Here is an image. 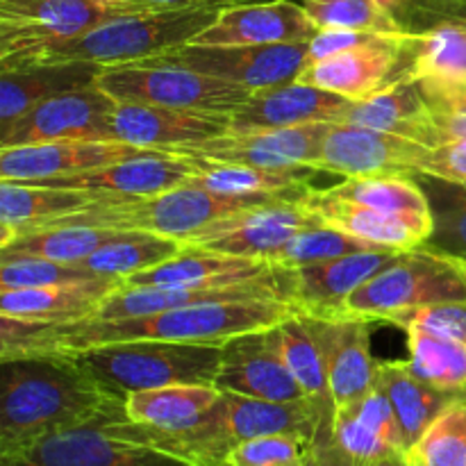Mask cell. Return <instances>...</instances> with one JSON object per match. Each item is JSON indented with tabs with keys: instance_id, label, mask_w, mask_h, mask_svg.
<instances>
[{
	"instance_id": "7a4b0ae2",
	"label": "cell",
	"mask_w": 466,
	"mask_h": 466,
	"mask_svg": "<svg viewBox=\"0 0 466 466\" xmlns=\"http://www.w3.org/2000/svg\"><path fill=\"white\" fill-rule=\"evenodd\" d=\"M223 9L226 7H146L112 18L76 39L30 50L12 62L0 64V68L9 71L64 62H89L105 68L144 62L191 44L205 27L217 21Z\"/></svg>"
},
{
	"instance_id": "ac0fdd59",
	"label": "cell",
	"mask_w": 466,
	"mask_h": 466,
	"mask_svg": "<svg viewBox=\"0 0 466 466\" xmlns=\"http://www.w3.org/2000/svg\"><path fill=\"white\" fill-rule=\"evenodd\" d=\"M198 159L189 157V155L153 150V153L126 159V162L112 164V167L96 168V171L80 173V176L35 182V185L86 191L98 200H137L187 185L198 176Z\"/></svg>"
},
{
	"instance_id": "f6af8a7d",
	"label": "cell",
	"mask_w": 466,
	"mask_h": 466,
	"mask_svg": "<svg viewBox=\"0 0 466 466\" xmlns=\"http://www.w3.org/2000/svg\"><path fill=\"white\" fill-rule=\"evenodd\" d=\"M390 12L403 35H423L441 25L466 23V0H394Z\"/></svg>"
},
{
	"instance_id": "ba28073f",
	"label": "cell",
	"mask_w": 466,
	"mask_h": 466,
	"mask_svg": "<svg viewBox=\"0 0 466 466\" xmlns=\"http://www.w3.org/2000/svg\"><path fill=\"white\" fill-rule=\"evenodd\" d=\"M308 48L309 41L271 46L187 44L150 59L191 68L248 91H258L296 80L308 64Z\"/></svg>"
},
{
	"instance_id": "9c48e42d",
	"label": "cell",
	"mask_w": 466,
	"mask_h": 466,
	"mask_svg": "<svg viewBox=\"0 0 466 466\" xmlns=\"http://www.w3.org/2000/svg\"><path fill=\"white\" fill-rule=\"evenodd\" d=\"M317 223L321 221L305 208L303 200H276L209 223L182 246L271 262L287 241Z\"/></svg>"
},
{
	"instance_id": "74e56055",
	"label": "cell",
	"mask_w": 466,
	"mask_h": 466,
	"mask_svg": "<svg viewBox=\"0 0 466 466\" xmlns=\"http://www.w3.org/2000/svg\"><path fill=\"white\" fill-rule=\"evenodd\" d=\"M432 214V232L423 248L466 262V185L414 173Z\"/></svg>"
},
{
	"instance_id": "60d3db41",
	"label": "cell",
	"mask_w": 466,
	"mask_h": 466,
	"mask_svg": "<svg viewBox=\"0 0 466 466\" xmlns=\"http://www.w3.org/2000/svg\"><path fill=\"white\" fill-rule=\"evenodd\" d=\"M408 460L414 466H466V391L431 423Z\"/></svg>"
},
{
	"instance_id": "603a6c76",
	"label": "cell",
	"mask_w": 466,
	"mask_h": 466,
	"mask_svg": "<svg viewBox=\"0 0 466 466\" xmlns=\"http://www.w3.org/2000/svg\"><path fill=\"white\" fill-rule=\"evenodd\" d=\"M350 103L353 100L339 94L291 80L285 85L253 91L244 105L230 112V132L244 135V132L282 130V127L321 121L335 123Z\"/></svg>"
},
{
	"instance_id": "d590c367",
	"label": "cell",
	"mask_w": 466,
	"mask_h": 466,
	"mask_svg": "<svg viewBox=\"0 0 466 466\" xmlns=\"http://www.w3.org/2000/svg\"><path fill=\"white\" fill-rule=\"evenodd\" d=\"M185 246L177 239L150 235V232H123L116 239L100 246L80 264L86 271L105 278H127L153 268L182 253Z\"/></svg>"
},
{
	"instance_id": "8992f818",
	"label": "cell",
	"mask_w": 466,
	"mask_h": 466,
	"mask_svg": "<svg viewBox=\"0 0 466 466\" xmlns=\"http://www.w3.org/2000/svg\"><path fill=\"white\" fill-rule=\"evenodd\" d=\"M96 85L116 103L162 105L198 112H235L253 91L176 64L130 62L105 66Z\"/></svg>"
},
{
	"instance_id": "7402d4cb",
	"label": "cell",
	"mask_w": 466,
	"mask_h": 466,
	"mask_svg": "<svg viewBox=\"0 0 466 466\" xmlns=\"http://www.w3.org/2000/svg\"><path fill=\"white\" fill-rule=\"evenodd\" d=\"M319 27L294 0H262L226 7L205 27L194 46H271L300 44L319 35Z\"/></svg>"
},
{
	"instance_id": "2e32d148",
	"label": "cell",
	"mask_w": 466,
	"mask_h": 466,
	"mask_svg": "<svg viewBox=\"0 0 466 466\" xmlns=\"http://www.w3.org/2000/svg\"><path fill=\"white\" fill-rule=\"evenodd\" d=\"M330 126V121H321L308 123V126L282 127V130L244 132V135L228 132V135L217 137V139L177 148L173 153L189 155V157L205 159V162L239 164V167L314 168Z\"/></svg>"
},
{
	"instance_id": "ee69618b",
	"label": "cell",
	"mask_w": 466,
	"mask_h": 466,
	"mask_svg": "<svg viewBox=\"0 0 466 466\" xmlns=\"http://www.w3.org/2000/svg\"><path fill=\"white\" fill-rule=\"evenodd\" d=\"M96 273L86 271L80 264L55 262L39 258L0 259V289H32V287L73 285V282L96 280Z\"/></svg>"
},
{
	"instance_id": "bcb514c9",
	"label": "cell",
	"mask_w": 466,
	"mask_h": 466,
	"mask_svg": "<svg viewBox=\"0 0 466 466\" xmlns=\"http://www.w3.org/2000/svg\"><path fill=\"white\" fill-rule=\"evenodd\" d=\"M423 91V89H421ZM426 96L431 107V130L428 146L466 141V96L446 98V96Z\"/></svg>"
},
{
	"instance_id": "5bb4252c",
	"label": "cell",
	"mask_w": 466,
	"mask_h": 466,
	"mask_svg": "<svg viewBox=\"0 0 466 466\" xmlns=\"http://www.w3.org/2000/svg\"><path fill=\"white\" fill-rule=\"evenodd\" d=\"M405 35H373L353 48L308 64L296 77L349 100H367L405 77Z\"/></svg>"
},
{
	"instance_id": "7dc6e473",
	"label": "cell",
	"mask_w": 466,
	"mask_h": 466,
	"mask_svg": "<svg viewBox=\"0 0 466 466\" xmlns=\"http://www.w3.org/2000/svg\"><path fill=\"white\" fill-rule=\"evenodd\" d=\"M423 328L435 335L449 337V339H458L466 344V300L458 303H441L432 305V308L421 309L414 314L408 328ZM405 328V330H408Z\"/></svg>"
},
{
	"instance_id": "4dcf8cb0",
	"label": "cell",
	"mask_w": 466,
	"mask_h": 466,
	"mask_svg": "<svg viewBox=\"0 0 466 466\" xmlns=\"http://www.w3.org/2000/svg\"><path fill=\"white\" fill-rule=\"evenodd\" d=\"M198 176L191 180L196 185L217 194L262 200H300L312 187V177L321 173L312 167L262 168L205 162V159H198Z\"/></svg>"
},
{
	"instance_id": "816d5d0a",
	"label": "cell",
	"mask_w": 466,
	"mask_h": 466,
	"mask_svg": "<svg viewBox=\"0 0 466 466\" xmlns=\"http://www.w3.org/2000/svg\"><path fill=\"white\" fill-rule=\"evenodd\" d=\"M367 466H412V464H410L408 455L405 453H391V455H385V458L376 460V462H371Z\"/></svg>"
},
{
	"instance_id": "6da1fadb",
	"label": "cell",
	"mask_w": 466,
	"mask_h": 466,
	"mask_svg": "<svg viewBox=\"0 0 466 466\" xmlns=\"http://www.w3.org/2000/svg\"><path fill=\"white\" fill-rule=\"evenodd\" d=\"M126 421V400L109 394L68 353L0 362V455L94 423Z\"/></svg>"
},
{
	"instance_id": "83f0119b",
	"label": "cell",
	"mask_w": 466,
	"mask_h": 466,
	"mask_svg": "<svg viewBox=\"0 0 466 466\" xmlns=\"http://www.w3.org/2000/svg\"><path fill=\"white\" fill-rule=\"evenodd\" d=\"M103 66L89 62L39 64L0 73V130L36 105L66 91L96 85Z\"/></svg>"
},
{
	"instance_id": "e575fe53",
	"label": "cell",
	"mask_w": 466,
	"mask_h": 466,
	"mask_svg": "<svg viewBox=\"0 0 466 466\" xmlns=\"http://www.w3.org/2000/svg\"><path fill=\"white\" fill-rule=\"evenodd\" d=\"M123 232L114 228H96V226H46L36 230L23 232L12 244L0 248V259L12 258H39L55 259V262L77 264L91 253L105 246L107 241L116 239Z\"/></svg>"
},
{
	"instance_id": "ffe728a7",
	"label": "cell",
	"mask_w": 466,
	"mask_h": 466,
	"mask_svg": "<svg viewBox=\"0 0 466 466\" xmlns=\"http://www.w3.org/2000/svg\"><path fill=\"white\" fill-rule=\"evenodd\" d=\"M230 132L228 112L162 107L144 103H116L112 114V139L146 150L173 153Z\"/></svg>"
},
{
	"instance_id": "b9f144b4",
	"label": "cell",
	"mask_w": 466,
	"mask_h": 466,
	"mask_svg": "<svg viewBox=\"0 0 466 466\" xmlns=\"http://www.w3.org/2000/svg\"><path fill=\"white\" fill-rule=\"evenodd\" d=\"M371 248H385V246L369 244V241L358 239V237H350L346 235V232L335 230V228L317 223V226L299 232L294 239L287 241V244L273 255L271 264L287 268H299L305 267V264L323 262V259L341 258V255Z\"/></svg>"
},
{
	"instance_id": "9a60e30c",
	"label": "cell",
	"mask_w": 466,
	"mask_h": 466,
	"mask_svg": "<svg viewBox=\"0 0 466 466\" xmlns=\"http://www.w3.org/2000/svg\"><path fill=\"white\" fill-rule=\"evenodd\" d=\"M428 150H431L428 146L408 137L350 126V123H332L314 168L344 177L380 176V173L414 176L421 171Z\"/></svg>"
},
{
	"instance_id": "5b68a950",
	"label": "cell",
	"mask_w": 466,
	"mask_h": 466,
	"mask_svg": "<svg viewBox=\"0 0 466 466\" xmlns=\"http://www.w3.org/2000/svg\"><path fill=\"white\" fill-rule=\"evenodd\" d=\"M276 200L239 198V196L217 194L212 189L187 182V185L168 189L164 194L137 200H96L89 208L59 218L53 226H96L114 228V230L150 232V235L168 237L185 244L187 239L209 223L221 221L230 214L246 208Z\"/></svg>"
},
{
	"instance_id": "d6986e66",
	"label": "cell",
	"mask_w": 466,
	"mask_h": 466,
	"mask_svg": "<svg viewBox=\"0 0 466 466\" xmlns=\"http://www.w3.org/2000/svg\"><path fill=\"white\" fill-rule=\"evenodd\" d=\"M146 153L153 150L109 139H66L0 148V180L35 185V182L80 176L96 168L112 167Z\"/></svg>"
},
{
	"instance_id": "f5cc1de1",
	"label": "cell",
	"mask_w": 466,
	"mask_h": 466,
	"mask_svg": "<svg viewBox=\"0 0 466 466\" xmlns=\"http://www.w3.org/2000/svg\"><path fill=\"white\" fill-rule=\"evenodd\" d=\"M308 466H319V464H317V460H314V458H312V462H309Z\"/></svg>"
},
{
	"instance_id": "d4e9b609",
	"label": "cell",
	"mask_w": 466,
	"mask_h": 466,
	"mask_svg": "<svg viewBox=\"0 0 466 466\" xmlns=\"http://www.w3.org/2000/svg\"><path fill=\"white\" fill-rule=\"evenodd\" d=\"M273 268L267 259L237 258L214 250L185 246L180 255L153 268L126 278V287H164V289H218L258 280Z\"/></svg>"
},
{
	"instance_id": "8d00e7d4",
	"label": "cell",
	"mask_w": 466,
	"mask_h": 466,
	"mask_svg": "<svg viewBox=\"0 0 466 466\" xmlns=\"http://www.w3.org/2000/svg\"><path fill=\"white\" fill-rule=\"evenodd\" d=\"M339 198L403 217H432L431 203L414 176L405 173H380V176L346 177L335 187H328Z\"/></svg>"
},
{
	"instance_id": "f907efd6",
	"label": "cell",
	"mask_w": 466,
	"mask_h": 466,
	"mask_svg": "<svg viewBox=\"0 0 466 466\" xmlns=\"http://www.w3.org/2000/svg\"><path fill=\"white\" fill-rule=\"evenodd\" d=\"M155 7H235L246 3H262V0H139Z\"/></svg>"
},
{
	"instance_id": "c3c4849f",
	"label": "cell",
	"mask_w": 466,
	"mask_h": 466,
	"mask_svg": "<svg viewBox=\"0 0 466 466\" xmlns=\"http://www.w3.org/2000/svg\"><path fill=\"white\" fill-rule=\"evenodd\" d=\"M419 173L466 185V141H449V144L432 146Z\"/></svg>"
},
{
	"instance_id": "3957f363",
	"label": "cell",
	"mask_w": 466,
	"mask_h": 466,
	"mask_svg": "<svg viewBox=\"0 0 466 466\" xmlns=\"http://www.w3.org/2000/svg\"><path fill=\"white\" fill-rule=\"evenodd\" d=\"M221 346L150 339L94 346L68 355L109 394L126 400L135 391L168 385L217 387Z\"/></svg>"
},
{
	"instance_id": "836d02e7",
	"label": "cell",
	"mask_w": 466,
	"mask_h": 466,
	"mask_svg": "<svg viewBox=\"0 0 466 466\" xmlns=\"http://www.w3.org/2000/svg\"><path fill=\"white\" fill-rule=\"evenodd\" d=\"M221 399L212 385H168L126 396V419L137 426L177 432L198 423Z\"/></svg>"
},
{
	"instance_id": "30bf717a",
	"label": "cell",
	"mask_w": 466,
	"mask_h": 466,
	"mask_svg": "<svg viewBox=\"0 0 466 466\" xmlns=\"http://www.w3.org/2000/svg\"><path fill=\"white\" fill-rule=\"evenodd\" d=\"M116 100L98 85L66 91L36 105L0 130V148L66 139H112Z\"/></svg>"
},
{
	"instance_id": "277c9868",
	"label": "cell",
	"mask_w": 466,
	"mask_h": 466,
	"mask_svg": "<svg viewBox=\"0 0 466 466\" xmlns=\"http://www.w3.org/2000/svg\"><path fill=\"white\" fill-rule=\"evenodd\" d=\"M466 300V262L419 248L403 250L346 300L344 314L408 328L414 314Z\"/></svg>"
},
{
	"instance_id": "1f68e13d",
	"label": "cell",
	"mask_w": 466,
	"mask_h": 466,
	"mask_svg": "<svg viewBox=\"0 0 466 466\" xmlns=\"http://www.w3.org/2000/svg\"><path fill=\"white\" fill-rule=\"evenodd\" d=\"M378 387L394 408L408 453L419 444L431 423L462 394L437 390L423 382L410 369V362H378Z\"/></svg>"
},
{
	"instance_id": "484cf974",
	"label": "cell",
	"mask_w": 466,
	"mask_h": 466,
	"mask_svg": "<svg viewBox=\"0 0 466 466\" xmlns=\"http://www.w3.org/2000/svg\"><path fill=\"white\" fill-rule=\"evenodd\" d=\"M126 287V278H96L86 282L32 289H0V317L44 326H68L89 319L112 291Z\"/></svg>"
},
{
	"instance_id": "52a82bcc",
	"label": "cell",
	"mask_w": 466,
	"mask_h": 466,
	"mask_svg": "<svg viewBox=\"0 0 466 466\" xmlns=\"http://www.w3.org/2000/svg\"><path fill=\"white\" fill-rule=\"evenodd\" d=\"M155 5L139 0H0V64Z\"/></svg>"
},
{
	"instance_id": "8fae6325",
	"label": "cell",
	"mask_w": 466,
	"mask_h": 466,
	"mask_svg": "<svg viewBox=\"0 0 466 466\" xmlns=\"http://www.w3.org/2000/svg\"><path fill=\"white\" fill-rule=\"evenodd\" d=\"M0 466H194L148 444L123 440L105 423L46 437L18 453L0 455Z\"/></svg>"
},
{
	"instance_id": "7c38bea8",
	"label": "cell",
	"mask_w": 466,
	"mask_h": 466,
	"mask_svg": "<svg viewBox=\"0 0 466 466\" xmlns=\"http://www.w3.org/2000/svg\"><path fill=\"white\" fill-rule=\"evenodd\" d=\"M217 387L230 394L273 403H300L303 390L291 376L276 328L253 330L223 341Z\"/></svg>"
},
{
	"instance_id": "f546056e",
	"label": "cell",
	"mask_w": 466,
	"mask_h": 466,
	"mask_svg": "<svg viewBox=\"0 0 466 466\" xmlns=\"http://www.w3.org/2000/svg\"><path fill=\"white\" fill-rule=\"evenodd\" d=\"M350 126L373 127V130L391 132V135L408 137L428 146V130H431V107L423 96L421 85L417 80L394 82L380 94L367 100H353L339 121ZM431 148V146H428Z\"/></svg>"
},
{
	"instance_id": "7bdbcfd3",
	"label": "cell",
	"mask_w": 466,
	"mask_h": 466,
	"mask_svg": "<svg viewBox=\"0 0 466 466\" xmlns=\"http://www.w3.org/2000/svg\"><path fill=\"white\" fill-rule=\"evenodd\" d=\"M312 458V440L291 432H278L237 444L228 455V466H308Z\"/></svg>"
},
{
	"instance_id": "cb8c5ba5",
	"label": "cell",
	"mask_w": 466,
	"mask_h": 466,
	"mask_svg": "<svg viewBox=\"0 0 466 466\" xmlns=\"http://www.w3.org/2000/svg\"><path fill=\"white\" fill-rule=\"evenodd\" d=\"M303 205L323 223L350 237L396 250L419 248L432 232V217H403L380 212L367 205L339 198L330 189L309 187L303 194Z\"/></svg>"
},
{
	"instance_id": "4fadbf2b",
	"label": "cell",
	"mask_w": 466,
	"mask_h": 466,
	"mask_svg": "<svg viewBox=\"0 0 466 466\" xmlns=\"http://www.w3.org/2000/svg\"><path fill=\"white\" fill-rule=\"evenodd\" d=\"M305 321L321 353L337 412L371 394L378 387V362L369 335L371 321L353 314L305 317Z\"/></svg>"
},
{
	"instance_id": "f35d334b",
	"label": "cell",
	"mask_w": 466,
	"mask_h": 466,
	"mask_svg": "<svg viewBox=\"0 0 466 466\" xmlns=\"http://www.w3.org/2000/svg\"><path fill=\"white\" fill-rule=\"evenodd\" d=\"M410 369L428 385L444 391L466 390V344L435 335L423 328H408Z\"/></svg>"
},
{
	"instance_id": "e0dca14e",
	"label": "cell",
	"mask_w": 466,
	"mask_h": 466,
	"mask_svg": "<svg viewBox=\"0 0 466 466\" xmlns=\"http://www.w3.org/2000/svg\"><path fill=\"white\" fill-rule=\"evenodd\" d=\"M391 453H405L403 432L380 387L335 414L328 444L314 449L319 466H367Z\"/></svg>"
},
{
	"instance_id": "f1b7e54d",
	"label": "cell",
	"mask_w": 466,
	"mask_h": 466,
	"mask_svg": "<svg viewBox=\"0 0 466 466\" xmlns=\"http://www.w3.org/2000/svg\"><path fill=\"white\" fill-rule=\"evenodd\" d=\"M96 200L98 198L86 191L0 180V248L12 244L23 232L53 226Z\"/></svg>"
},
{
	"instance_id": "ab89813d",
	"label": "cell",
	"mask_w": 466,
	"mask_h": 466,
	"mask_svg": "<svg viewBox=\"0 0 466 466\" xmlns=\"http://www.w3.org/2000/svg\"><path fill=\"white\" fill-rule=\"evenodd\" d=\"M319 30H355L396 35L403 30L382 0H294Z\"/></svg>"
},
{
	"instance_id": "44dd1931",
	"label": "cell",
	"mask_w": 466,
	"mask_h": 466,
	"mask_svg": "<svg viewBox=\"0 0 466 466\" xmlns=\"http://www.w3.org/2000/svg\"><path fill=\"white\" fill-rule=\"evenodd\" d=\"M403 250L371 248L289 268L291 303L305 317H339L346 300ZM287 268V267H285Z\"/></svg>"
},
{
	"instance_id": "db71d44e",
	"label": "cell",
	"mask_w": 466,
	"mask_h": 466,
	"mask_svg": "<svg viewBox=\"0 0 466 466\" xmlns=\"http://www.w3.org/2000/svg\"><path fill=\"white\" fill-rule=\"evenodd\" d=\"M412 466H414V464H412Z\"/></svg>"
},
{
	"instance_id": "4316f807",
	"label": "cell",
	"mask_w": 466,
	"mask_h": 466,
	"mask_svg": "<svg viewBox=\"0 0 466 466\" xmlns=\"http://www.w3.org/2000/svg\"><path fill=\"white\" fill-rule=\"evenodd\" d=\"M403 59L405 77L417 80L423 94L466 96V23L405 35Z\"/></svg>"
},
{
	"instance_id": "681fc988",
	"label": "cell",
	"mask_w": 466,
	"mask_h": 466,
	"mask_svg": "<svg viewBox=\"0 0 466 466\" xmlns=\"http://www.w3.org/2000/svg\"><path fill=\"white\" fill-rule=\"evenodd\" d=\"M373 32H355V30H321L314 39H309L308 48V64L321 62V59L332 57L337 53L353 48V46L362 44ZM305 64V66H308Z\"/></svg>"
},
{
	"instance_id": "d6a6232c",
	"label": "cell",
	"mask_w": 466,
	"mask_h": 466,
	"mask_svg": "<svg viewBox=\"0 0 466 466\" xmlns=\"http://www.w3.org/2000/svg\"><path fill=\"white\" fill-rule=\"evenodd\" d=\"M278 335H280V346L287 367H289L291 376L296 378L299 387L303 390L305 400L312 405L314 414L319 419L321 432H319V440L314 441V449H317V446L330 441L337 414L321 353H319V346L314 341V335L303 314H296L289 321L280 323Z\"/></svg>"
}]
</instances>
